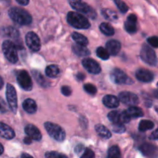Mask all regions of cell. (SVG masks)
<instances>
[{
	"label": "cell",
	"mask_w": 158,
	"mask_h": 158,
	"mask_svg": "<svg viewBox=\"0 0 158 158\" xmlns=\"http://www.w3.org/2000/svg\"><path fill=\"white\" fill-rule=\"evenodd\" d=\"M26 43L29 49L38 52L41 49V43L38 35L33 32H29L26 35Z\"/></svg>",
	"instance_id": "cell-11"
},
{
	"label": "cell",
	"mask_w": 158,
	"mask_h": 158,
	"mask_svg": "<svg viewBox=\"0 0 158 158\" xmlns=\"http://www.w3.org/2000/svg\"><path fill=\"white\" fill-rule=\"evenodd\" d=\"M9 15L12 21L21 26H26L32 23V16L24 9L18 7H12L9 9Z\"/></svg>",
	"instance_id": "cell-1"
},
{
	"label": "cell",
	"mask_w": 158,
	"mask_h": 158,
	"mask_svg": "<svg viewBox=\"0 0 158 158\" xmlns=\"http://www.w3.org/2000/svg\"><path fill=\"white\" fill-rule=\"evenodd\" d=\"M97 55L99 58L103 60H106L110 58V53L107 49L103 47H98L97 49Z\"/></svg>",
	"instance_id": "cell-33"
},
{
	"label": "cell",
	"mask_w": 158,
	"mask_h": 158,
	"mask_svg": "<svg viewBox=\"0 0 158 158\" xmlns=\"http://www.w3.org/2000/svg\"><path fill=\"white\" fill-rule=\"evenodd\" d=\"M25 132L27 134L28 137H30L31 139L36 141H40L42 140V134L40 130L35 126L32 124L26 125L25 127Z\"/></svg>",
	"instance_id": "cell-15"
},
{
	"label": "cell",
	"mask_w": 158,
	"mask_h": 158,
	"mask_svg": "<svg viewBox=\"0 0 158 158\" xmlns=\"http://www.w3.org/2000/svg\"><path fill=\"white\" fill-rule=\"evenodd\" d=\"M72 38L75 41L76 44L80 45V46H86L88 45V43H89L87 38L85 35L79 33V32H73Z\"/></svg>",
	"instance_id": "cell-25"
},
{
	"label": "cell",
	"mask_w": 158,
	"mask_h": 158,
	"mask_svg": "<svg viewBox=\"0 0 158 158\" xmlns=\"http://www.w3.org/2000/svg\"><path fill=\"white\" fill-rule=\"evenodd\" d=\"M106 49L109 52L110 55L116 56L119 53L120 49H121V44L117 40H109L106 44Z\"/></svg>",
	"instance_id": "cell-18"
},
{
	"label": "cell",
	"mask_w": 158,
	"mask_h": 158,
	"mask_svg": "<svg viewBox=\"0 0 158 158\" xmlns=\"http://www.w3.org/2000/svg\"><path fill=\"white\" fill-rule=\"evenodd\" d=\"M83 150H84V146L83 144H79L75 148V152L77 154H80Z\"/></svg>",
	"instance_id": "cell-41"
},
{
	"label": "cell",
	"mask_w": 158,
	"mask_h": 158,
	"mask_svg": "<svg viewBox=\"0 0 158 158\" xmlns=\"http://www.w3.org/2000/svg\"><path fill=\"white\" fill-rule=\"evenodd\" d=\"M73 52L76 54V55L79 56H87L90 54L89 49L86 47V46H80L78 44H73L72 46Z\"/></svg>",
	"instance_id": "cell-22"
},
{
	"label": "cell",
	"mask_w": 158,
	"mask_h": 158,
	"mask_svg": "<svg viewBox=\"0 0 158 158\" xmlns=\"http://www.w3.org/2000/svg\"><path fill=\"white\" fill-rule=\"evenodd\" d=\"M101 15L104 17L106 19L110 21H116L118 19V15L114 11L110 9H103L101 10Z\"/></svg>",
	"instance_id": "cell-28"
},
{
	"label": "cell",
	"mask_w": 158,
	"mask_h": 158,
	"mask_svg": "<svg viewBox=\"0 0 158 158\" xmlns=\"http://www.w3.org/2000/svg\"><path fill=\"white\" fill-rule=\"evenodd\" d=\"M114 3L117 5L118 9L120 10V12H123V13L127 12L128 11V9H129L127 5L124 2L120 1V0H115V1H114Z\"/></svg>",
	"instance_id": "cell-36"
},
{
	"label": "cell",
	"mask_w": 158,
	"mask_h": 158,
	"mask_svg": "<svg viewBox=\"0 0 158 158\" xmlns=\"http://www.w3.org/2000/svg\"><path fill=\"white\" fill-rule=\"evenodd\" d=\"M6 97L9 109L13 114H15L18 108V101H17V94L15 87L10 83L6 85Z\"/></svg>",
	"instance_id": "cell-6"
},
{
	"label": "cell",
	"mask_w": 158,
	"mask_h": 158,
	"mask_svg": "<svg viewBox=\"0 0 158 158\" xmlns=\"http://www.w3.org/2000/svg\"><path fill=\"white\" fill-rule=\"evenodd\" d=\"M60 68L56 65H49L46 68V75L49 78H56L60 74Z\"/></svg>",
	"instance_id": "cell-26"
},
{
	"label": "cell",
	"mask_w": 158,
	"mask_h": 158,
	"mask_svg": "<svg viewBox=\"0 0 158 158\" xmlns=\"http://www.w3.org/2000/svg\"><path fill=\"white\" fill-rule=\"evenodd\" d=\"M61 93L66 97H69L72 94V89L69 86H63L61 87Z\"/></svg>",
	"instance_id": "cell-40"
},
{
	"label": "cell",
	"mask_w": 158,
	"mask_h": 158,
	"mask_svg": "<svg viewBox=\"0 0 158 158\" xmlns=\"http://www.w3.org/2000/svg\"><path fill=\"white\" fill-rule=\"evenodd\" d=\"M137 18L134 14H131L127 17V19L125 22L124 28L128 33H135L137 32Z\"/></svg>",
	"instance_id": "cell-16"
},
{
	"label": "cell",
	"mask_w": 158,
	"mask_h": 158,
	"mask_svg": "<svg viewBox=\"0 0 158 158\" xmlns=\"http://www.w3.org/2000/svg\"><path fill=\"white\" fill-rule=\"evenodd\" d=\"M150 138H151V140H158V128L151 134Z\"/></svg>",
	"instance_id": "cell-42"
},
{
	"label": "cell",
	"mask_w": 158,
	"mask_h": 158,
	"mask_svg": "<svg viewBox=\"0 0 158 158\" xmlns=\"http://www.w3.org/2000/svg\"><path fill=\"white\" fill-rule=\"evenodd\" d=\"M80 158H95V154L92 150L86 148Z\"/></svg>",
	"instance_id": "cell-38"
},
{
	"label": "cell",
	"mask_w": 158,
	"mask_h": 158,
	"mask_svg": "<svg viewBox=\"0 0 158 158\" xmlns=\"http://www.w3.org/2000/svg\"><path fill=\"white\" fill-rule=\"evenodd\" d=\"M97 134L103 139H110L111 137V133L106 127L102 124H97L95 126Z\"/></svg>",
	"instance_id": "cell-23"
},
{
	"label": "cell",
	"mask_w": 158,
	"mask_h": 158,
	"mask_svg": "<svg viewBox=\"0 0 158 158\" xmlns=\"http://www.w3.org/2000/svg\"><path fill=\"white\" fill-rule=\"evenodd\" d=\"M128 114L131 118H139V117H142L143 116V112L140 107L137 106H130L127 110Z\"/></svg>",
	"instance_id": "cell-27"
},
{
	"label": "cell",
	"mask_w": 158,
	"mask_h": 158,
	"mask_svg": "<svg viewBox=\"0 0 158 158\" xmlns=\"http://www.w3.org/2000/svg\"><path fill=\"white\" fill-rule=\"evenodd\" d=\"M32 75L33 77V78L35 79V81L39 83L41 86L43 87H48V86L50 85V83H48L46 80V79L44 78L43 75H42L41 73L38 70H32Z\"/></svg>",
	"instance_id": "cell-24"
},
{
	"label": "cell",
	"mask_w": 158,
	"mask_h": 158,
	"mask_svg": "<svg viewBox=\"0 0 158 158\" xmlns=\"http://www.w3.org/2000/svg\"><path fill=\"white\" fill-rule=\"evenodd\" d=\"M135 77L139 81L143 83H150L154 78V73L151 71L145 69H139L136 71Z\"/></svg>",
	"instance_id": "cell-14"
},
{
	"label": "cell",
	"mask_w": 158,
	"mask_h": 158,
	"mask_svg": "<svg viewBox=\"0 0 158 158\" xmlns=\"http://www.w3.org/2000/svg\"><path fill=\"white\" fill-rule=\"evenodd\" d=\"M153 94H154V96L156 97V98L158 99V89H155V90L154 91V93H153Z\"/></svg>",
	"instance_id": "cell-48"
},
{
	"label": "cell",
	"mask_w": 158,
	"mask_h": 158,
	"mask_svg": "<svg viewBox=\"0 0 158 158\" xmlns=\"http://www.w3.org/2000/svg\"><path fill=\"white\" fill-rule=\"evenodd\" d=\"M4 107H5V102H4V100L2 99V100H1V112L2 113V114H3V113L6 112V110L4 109Z\"/></svg>",
	"instance_id": "cell-46"
},
{
	"label": "cell",
	"mask_w": 158,
	"mask_h": 158,
	"mask_svg": "<svg viewBox=\"0 0 158 158\" xmlns=\"http://www.w3.org/2000/svg\"><path fill=\"white\" fill-rule=\"evenodd\" d=\"M110 79L114 83L117 84L131 85L134 83L132 79L130 78L123 70L116 68L111 72Z\"/></svg>",
	"instance_id": "cell-8"
},
{
	"label": "cell",
	"mask_w": 158,
	"mask_h": 158,
	"mask_svg": "<svg viewBox=\"0 0 158 158\" xmlns=\"http://www.w3.org/2000/svg\"><path fill=\"white\" fill-rule=\"evenodd\" d=\"M140 151L144 156L148 157H154L157 154V148L151 143H145L140 147Z\"/></svg>",
	"instance_id": "cell-17"
},
{
	"label": "cell",
	"mask_w": 158,
	"mask_h": 158,
	"mask_svg": "<svg viewBox=\"0 0 158 158\" xmlns=\"http://www.w3.org/2000/svg\"><path fill=\"white\" fill-rule=\"evenodd\" d=\"M83 89L86 91V93H88L89 94L91 95H95L97 92V89L94 85L91 84V83H86L83 86Z\"/></svg>",
	"instance_id": "cell-35"
},
{
	"label": "cell",
	"mask_w": 158,
	"mask_h": 158,
	"mask_svg": "<svg viewBox=\"0 0 158 158\" xmlns=\"http://www.w3.org/2000/svg\"><path fill=\"white\" fill-rule=\"evenodd\" d=\"M157 112H158V108H157Z\"/></svg>",
	"instance_id": "cell-52"
},
{
	"label": "cell",
	"mask_w": 158,
	"mask_h": 158,
	"mask_svg": "<svg viewBox=\"0 0 158 158\" xmlns=\"http://www.w3.org/2000/svg\"><path fill=\"white\" fill-rule=\"evenodd\" d=\"M3 153V146L1 144V154Z\"/></svg>",
	"instance_id": "cell-50"
},
{
	"label": "cell",
	"mask_w": 158,
	"mask_h": 158,
	"mask_svg": "<svg viewBox=\"0 0 158 158\" xmlns=\"http://www.w3.org/2000/svg\"><path fill=\"white\" fill-rule=\"evenodd\" d=\"M100 29L102 33H103L106 35H109V36H111V35H114V29L110 24L107 23H103L100 24Z\"/></svg>",
	"instance_id": "cell-29"
},
{
	"label": "cell",
	"mask_w": 158,
	"mask_h": 158,
	"mask_svg": "<svg viewBox=\"0 0 158 158\" xmlns=\"http://www.w3.org/2000/svg\"><path fill=\"white\" fill-rule=\"evenodd\" d=\"M21 158H33L31 155H29V154H26V153H24V154H22Z\"/></svg>",
	"instance_id": "cell-47"
},
{
	"label": "cell",
	"mask_w": 158,
	"mask_h": 158,
	"mask_svg": "<svg viewBox=\"0 0 158 158\" xmlns=\"http://www.w3.org/2000/svg\"><path fill=\"white\" fill-rule=\"evenodd\" d=\"M106 158H110V157H106Z\"/></svg>",
	"instance_id": "cell-53"
},
{
	"label": "cell",
	"mask_w": 158,
	"mask_h": 158,
	"mask_svg": "<svg viewBox=\"0 0 158 158\" xmlns=\"http://www.w3.org/2000/svg\"><path fill=\"white\" fill-rule=\"evenodd\" d=\"M111 128H112V131L117 134H123L126 131V127L124 125L120 124V123H112Z\"/></svg>",
	"instance_id": "cell-34"
},
{
	"label": "cell",
	"mask_w": 158,
	"mask_h": 158,
	"mask_svg": "<svg viewBox=\"0 0 158 158\" xmlns=\"http://www.w3.org/2000/svg\"><path fill=\"white\" fill-rule=\"evenodd\" d=\"M44 127L48 134L56 141L62 142L66 138V132L58 124L51 122H46L44 123Z\"/></svg>",
	"instance_id": "cell-3"
},
{
	"label": "cell",
	"mask_w": 158,
	"mask_h": 158,
	"mask_svg": "<svg viewBox=\"0 0 158 158\" xmlns=\"http://www.w3.org/2000/svg\"><path fill=\"white\" fill-rule=\"evenodd\" d=\"M154 127V123L151 120H143L139 123V131L141 132L149 131V130L153 129Z\"/></svg>",
	"instance_id": "cell-31"
},
{
	"label": "cell",
	"mask_w": 158,
	"mask_h": 158,
	"mask_svg": "<svg viewBox=\"0 0 158 158\" xmlns=\"http://www.w3.org/2000/svg\"><path fill=\"white\" fill-rule=\"evenodd\" d=\"M46 158H68L66 155L60 153L56 152V151H50V152H46L45 154Z\"/></svg>",
	"instance_id": "cell-37"
},
{
	"label": "cell",
	"mask_w": 158,
	"mask_h": 158,
	"mask_svg": "<svg viewBox=\"0 0 158 158\" xmlns=\"http://www.w3.org/2000/svg\"><path fill=\"white\" fill-rule=\"evenodd\" d=\"M66 20H67V23L75 29H86L90 27V23L88 19H86V17L83 16L82 14L79 12H68Z\"/></svg>",
	"instance_id": "cell-2"
},
{
	"label": "cell",
	"mask_w": 158,
	"mask_h": 158,
	"mask_svg": "<svg viewBox=\"0 0 158 158\" xmlns=\"http://www.w3.org/2000/svg\"><path fill=\"white\" fill-rule=\"evenodd\" d=\"M83 67L89 73L92 74H99L101 72V68H100V64L97 63L96 60H93L90 58H85L82 61Z\"/></svg>",
	"instance_id": "cell-12"
},
{
	"label": "cell",
	"mask_w": 158,
	"mask_h": 158,
	"mask_svg": "<svg viewBox=\"0 0 158 158\" xmlns=\"http://www.w3.org/2000/svg\"><path fill=\"white\" fill-rule=\"evenodd\" d=\"M108 119L113 123H120L124 124L128 123L131 120V117L128 114L127 110L122 111H111L108 114Z\"/></svg>",
	"instance_id": "cell-9"
},
{
	"label": "cell",
	"mask_w": 158,
	"mask_h": 158,
	"mask_svg": "<svg viewBox=\"0 0 158 158\" xmlns=\"http://www.w3.org/2000/svg\"><path fill=\"white\" fill-rule=\"evenodd\" d=\"M2 86H3V80H2V78L1 77V86H0V87H2Z\"/></svg>",
	"instance_id": "cell-49"
},
{
	"label": "cell",
	"mask_w": 158,
	"mask_h": 158,
	"mask_svg": "<svg viewBox=\"0 0 158 158\" xmlns=\"http://www.w3.org/2000/svg\"><path fill=\"white\" fill-rule=\"evenodd\" d=\"M108 157L110 158H120V151L117 146H112L108 150Z\"/></svg>",
	"instance_id": "cell-32"
},
{
	"label": "cell",
	"mask_w": 158,
	"mask_h": 158,
	"mask_svg": "<svg viewBox=\"0 0 158 158\" xmlns=\"http://www.w3.org/2000/svg\"><path fill=\"white\" fill-rule=\"evenodd\" d=\"M157 88H158V83H157Z\"/></svg>",
	"instance_id": "cell-51"
},
{
	"label": "cell",
	"mask_w": 158,
	"mask_h": 158,
	"mask_svg": "<svg viewBox=\"0 0 158 158\" xmlns=\"http://www.w3.org/2000/svg\"><path fill=\"white\" fill-rule=\"evenodd\" d=\"M16 2L22 6H26L29 3V0H16Z\"/></svg>",
	"instance_id": "cell-44"
},
{
	"label": "cell",
	"mask_w": 158,
	"mask_h": 158,
	"mask_svg": "<svg viewBox=\"0 0 158 158\" xmlns=\"http://www.w3.org/2000/svg\"><path fill=\"white\" fill-rule=\"evenodd\" d=\"M23 108L28 114H35L37 110V105L35 100L28 98L23 103Z\"/></svg>",
	"instance_id": "cell-21"
},
{
	"label": "cell",
	"mask_w": 158,
	"mask_h": 158,
	"mask_svg": "<svg viewBox=\"0 0 158 158\" xmlns=\"http://www.w3.org/2000/svg\"><path fill=\"white\" fill-rule=\"evenodd\" d=\"M17 83L20 87L26 91H30L32 89V81L27 71L22 69L17 73Z\"/></svg>",
	"instance_id": "cell-10"
},
{
	"label": "cell",
	"mask_w": 158,
	"mask_h": 158,
	"mask_svg": "<svg viewBox=\"0 0 158 158\" xmlns=\"http://www.w3.org/2000/svg\"><path fill=\"white\" fill-rule=\"evenodd\" d=\"M0 134L1 137L6 140H12L15 136L13 130L4 123H0Z\"/></svg>",
	"instance_id": "cell-19"
},
{
	"label": "cell",
	"mask_w": 158,
	"mask_h": 158,
	"mask_svg": "<svg viewBox=\"0 0 158 158\" xmlns=\"http://www.w3.org/2000/svg\"><path fill=\"white\" fill-rule=\"evenodd\" d=\"M23 142H24V143H26V144H30V143H32V139L29 137H25L24 140H23Z\"/></svg>",
	"instance_id": "cell-45"
},
{
	"label": "cell",
	"mask_w": 158,
	"mask_h": 158,
	"mask_svg": "<svg viewBox=\"0 0 158 158\" xmlns=\"http://www.w3.org/2000/svg\"><path fill=\"white\" fill-rule=\"evenodd\" d=\"M103 103L108 108H117L120 103V100L114 95H106L103 98Z\"/></svg>",
	"instance_id": "cell-20"
},
{
	"label": "cell",
	"mask_w": 158,
	"mask_h": 158,
	"mask_svg": "<svg viewBox=\"0 0 158 158\" xmlns=\"http://www.w3.org/2000/svg\"><path fill=\"white\" fill-rule=\"evenodd\" d=\"M140 58L148 64L151 66H156L157 63V58L154 49H151L148 45H143L140 50Z\"/></svg>",
	"instance_id": "cell-7"
},
{
	"label": "cell",
	"mask_w": 158,
	"mask_h": 158,
	"mask_svg": "<svg viewBox=\"0 0 158 158\" xmlns=\"http://www.w3.org/2000/svg\"><path fill=\"white\" fill-rule=\"evenodd\" d=\"M2 52L8 61L12 63H15L18 61V54L15 43L10 40H5L2 45Z\"/></svg>",
	"instance_id": "cell-4"
},
{
	"label": "cell",
	"mask_w": 158,
	"mask_h": 158,
	"mask_svg": "<svg viewBox=\"0 0 158 158\" xmlns=\"http://www.w3.org/2000/svg\"><path fill=\"white\" fill-rule=\"evenodd\" d=\"M119 100L126 105L134 106L139 103V98L136 94L131 92H121L119 94Z\"/></svg>",
	"instance_id": "cell-13"
},
{
	"label": "cell",
	"mask_w": 158,
	"mask_h": 158,
	"mask_svg": "<svg viewBox=\"0 0 158 158\" xmlns=\"http://www.w3.org/2000/svg\"><path fill=\"white\" fill-rule=\"evenodd\" d=\"M3 33L5 35L9 37V38H13V39H17L19 36V32L16 29H15L14 27L12 26H8L6 27L2 30Z\"/></svg>",
	"instance_id": "cell-30"
},
{
	"label": "cell",
	"mask_w": 158,
	"mask_h": 158,
	"mask_svg": "<svg viewBox=\"0 0 158 158\" xmlns=\"http://www.w3.org/2000/svg\"><path fill=\"white\" fill-rule=\"evenodd\" d=\"M148 43L151 45L152 47L158 48V37L151 36L148 39Z\"/></svg>",
	"instance_id": "cell-39"
},
{
	"label": "cell",
	"mask_w": 158,
	"mask_h": 158,
	"mask_svg": "<svg viewBox=\"0 0 158 158\" xmlns=\"http://www.w3.org/2000/svg\"><path fill=\"white\" fill-rule=\"evenodd\" d=\"M69 4L76 11L85 14V15H87L88 17L93 19H94L97 17V13H96L95 10L84 2L73 0V1H69Z\"/></svg>",
	"instance_id": "cell-5"
},
{
	"label": "cell",
	"mask_w": 158,
	"mask_h": 158,
	"mask_svg": "<svg viewBox=\"0 0 158 158\" xmlns=\"http://www.w3.org/2000/svg\"><path fill=\"white\" fill-rule=\"evenodd\" d=\"M76 78H77L79 81H83L85 79V75L83 73H77V76H76Z\"/></svg>",
	"instance_id": "cell-43"
}]
</instances>
